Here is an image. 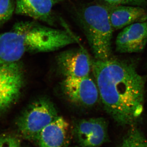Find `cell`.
Segmentation results:
<instances>
[{
    "label": "cell",
    "mask_w": 147,
    "mask_h": 147,
    "mask_svg": "<svg viewBox=\"0 0 147 147\" xmlns=\"http://www.w3.org/2000/svg\"><path fill=\"white\" fill-rule=\"evenodd\" d=\"M92 70L105 111L122 125H134L144 110V79L130 64L109 58L92 60Z\"/></svg>",
    "instance_id": "6da1fadb"
},
{
    "label": "cell",
    "mask_w": 147,
    "mask_h": 147,
    "mask_svg": "<svg viewBox=\"0 0 147 147\" xmlns=\"http://www.w3.org/2000/svg\"><path fill=\"white\" fill-rule=\"evenodd\" d=\"M76 17L95 59L111 58L113 29L107 7L98 3L85 5L77 11Z\"/></svg>",
    "instance_id": "7a4b0ae2"
},
{
    "label": "cell",
    "mask_w": 147,
    "mask_h": 147,
    "mask_svg": "<svg viewBox=\"0 0 147 147\" xmlns=\"http://www.w3.org/2000/svg\"><path fill=\"white\" fill-rule=\"evenodd\" d=\"M59 116L56 106L49 98L40 97L17 119L18 133L23 139L36 142L42 129Z\"/></svg>",
    "instance_id": "3957f363"
},
{
    "label": "cell",
    "mask_w": 147,
    "mask_h": 147,
    "mask_svg": "<svg viewBox=\"0 0 147 147\" xmlns=\"http://www.w3.org/2000/svg\"><path fill=\"white\" fill-rule=\"evenodd\" d=\"M23 69L18 62L0 60V115L18 100L24 84Z\"/></svg>",
    "instance_id": "277c9868"
},
{
    "label": "cell",
    "mask_w": 147,
    "mask_h": 147,
    "mask_svg": "<svg viewBox=\"0 0 147 147\" xmlns=\"http://www.w3.org/2000/svg\"><path fill=\"white\" fill-rule=\"evenodd\" d=\"M71 128L72 136L82 147H100L108 140V123L103 118L78 120Z\"/></svg>",
    "instance_id": "5b68a950"
},
{
    "label": "cell",
    "mask_w": 147,
    "mask_h": 147,
    "mask_svg": "<svg viewBox=\"0 0 147 147\" xmlns=\"http://www.w3.org/2000/svg\"><path fill=\"white\" fill-rule=\"evenodd\" d=\"M62 88L69 100L80 106L92 107L98 100L97 85L90 75L82 78H65Z\"/></svg>",
    "instance_id": "8992f818"
},
{
    "label": "cell",
    "mask_w": 147,
    "mask_h": 147,
    "mask_svg": "<svg viewBox=\"0 0 147 147\" xmlns=\"http://www.w3.org/2000/svg\"><path fill=\"white\" fill-rule=\"evenodd\" d=\"M57 62L61 73L65 78H82L89 75L92 60L82 47L60 53Z\"/></svg>",
    "instance_id": "52a82bcc"
},
{
    "label": "cell",
    "mask_w": 147,
    "mask_h": 147,
    "mask_svg": "<svg viewBox=\"0 0 147 147\" xmlns=\"http://www.w3.org/2000/svg\"><path fill=\"white\" fill-rule=\"evenodd\" d=\"M72 136L68 122L59 116L42 129L36 142L38 147H69Z\"/></svg>",
    "instance_id": "ba28073f"
},
{
    "label": "cell",
    "mask_w": 147,
    "mask_h": 147,
    "mask_svg": "<svg viewBox=\"0 0 147 147\" xmlns=\"http://www.w3.org/2000/svg\"><path fill=\"white\" fill-rule=\"evenodd\" d=\"M147 43V20L125 27L117 36L116 50L120 53H138Z\"/></svg>",
    "instance_id": "9c48e42d"
},
{
    "label": "cell",
    "mask_w": 147,
    "mask_h": 147,
    "mask_svg": "<svg viewBox=\"0 0 147 147\" xmlns=\"http://www.w3.org/2000/svg\"><path fill=\"white\" fill-rule=\"evenodd\" d=\"M63 0H16L15 12L55 26L53 8Z\"/></svg>",
    "instance_id": "30bf717a"
},
{
    "label": "cell",
    "mask_w": 147,
    "mask_h": 147,
    "mask_svg": "<svg viewBox=\"0 0 147 147\" xmlns=\"http://www.w3.org/2000/svg\"><path fill=\"white\" fill-rule=\"evenodd\" d=\"M107 7L113 29L119 30L147 20V10L142 7L117 5Z\"/></svg>",
    "instance_id": "8fae6325"
},
{
    "label": "cell",
    "mask_w": 147,
    "mask_h": 147,
    "mask_svg": "<svg viewBox=\"0 0 147 147\" xmlns=\"http://www.w3.org/2000/svg\"><path fill=\"white\" fill-rule=\"evenodd\" d=\"M120 147H147V141L141 131L133 127L123 138Z\"/></svg>",
    "instance_id": "7c38bea8"
},
{
    "label": "cell",
    "mask_w": 147,
    "mask_h": 147,
    "mask_svg": "<svg viewBox=\"0 0 147 147\" xmlns=\"http://www.w3.org/2000/svg\"><path fill=\"white\" fill-rule=\"evenodd\" d=\"M15 9L14 0H0V26L11 18Z\"/></svg>",
    "instance_id": "4fadbf2b"
},
{
    "label": "cell",
    "mask_w": 147,
    "mask_h": 147,
    "mask_svg": "<svg viewBox=\"0 0 147 147\" xmlns=\"http://www.w3.org/2000/svg\"><path fill=\"white\" fill-rule=\"evenodd\" d=\"M102 4L107 7L117 5L143 7L147 5V0H99Z\"/></svg>",
    "instance_id": "5bb4252c"
},
{
    "label": "cell",
    "mask_w": 147,
    "mask_h": 147,
    "mask_svg": "<svg viewBox=\"0 0 147 147\" xmlns=\"http://www.w3.org/2000/svg\"><path fill=\"white\" fill-rule=\"evenodd\" d=\"M21 141L16 135L10 134L0 135V147H21Z\"/></svg>",
    "instance_id": "9a60e30c"
},
{
    "label": "cell",
    "mask_w": 147,
    "mask_h": 147,
    "mask_svg": "<svg viewBox=\"0 0 147 147\" xmlns=\"http://www.w3.org/2000/svg\"><path fill=\"white\" fill-rule=\"evenodd\" d=\"M81 147V146H76V147Z\"/></svg>",
    "instance_id": "2e32d148"
}]
</instances>
